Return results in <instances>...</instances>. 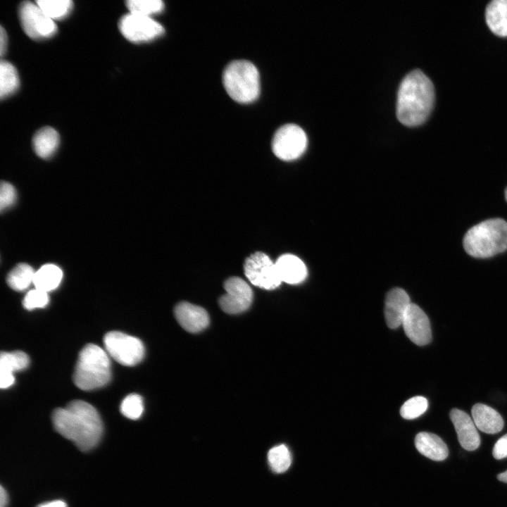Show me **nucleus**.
Here are the masks:
<instances>
[{
  "mask_svg": "<svg viewBox=\"0 0 507 507\" xmlns=\"http://www.w3.org/2000/svg\"><path fill=\"white\" fill-rule=\"evenodd\" d=\"M415 445L421 454L433 461H443L449 454L446 444L439 437L432 433L422 432L417 434Z\"/></svg>",
  "mask_w": 507,
  "mask_h": 507,
  "instance_id": "6ab92c4d",
  "label": "nucleus"
},
{
  "mask_svg": "<svg viewBox=\"0 0 507 507\" xmlns=\"http://www.w3.org/2000/svg\"><path fill=\"white\" fill-rule=\"evenodd\" d=\"M49 301L47 292L35 288L27 293L23 301V305L27 310H33L45 307Z\"/></svg>",
  "mask_w": 507,
  "mask_h": 507,
  "instance_id": "c756f323",
  "label": "nucleus"
},
{
  "mask_svg": "<svg viewBox=\"0 0 507 507\" xmlns=\"http://www.w3.org/2000/svg\"><path fill=\"white\" fill-rule=\"evenodd\" d=\"M62 277L63 272L60 268L46 264L35 272L33 283L35 288L48 292L58 287Z\"/></svg>",
  "mask_w": 507,
  "mask_h": 507,
  "instance_id": "4be33fe9",
  "label": "nucleus"
},
{
  "mask_svg": "<svg viewBox=\"0 0 507 507\" xmlns=\"http://www.w3.org/2000/svg\"><path fill=\"white\" fill-rule=\"evenodd\" d=\"M226 293L218 300L221 309L228 314L247 310L253 300V292L246 282L239 277H231L224 282Z\"/></svg>",
  "mask_w": 507,
  "mask_h": 507,
  "instance_id": "9b49d317",
  "label": "nucleus"
},
{
  "mask_svg": "<svg viewBox=\"0 0 507 507\" xmlns=\"http://www.w3.org/2000/svg\"><path fill=\"white\" fill-rule=\"evenodd\" d=\"M497 479L501 482L507 483V470L503 472L499 473L497 475Z\"/></svg>",
  "mask_w": 507,
  "mask_h": 507,
  "instance_id": "c9c22d12",
  "label": "nucleus"
},
{
  "mask_svg": "<svg viewBox=\"0 0 507 507\" xmlns=\"http://www.w3.org/2000/svg\"><path fill=\"white\" fill-rule=\"evenodd\" d=\"M36 4L53 20L68 15L73 5L70 0H37Z\"/></svg>",
  "mask_w": 507,
  "mask_h": 507,
  "instance_id": "393cba45",
  "label": "nucleus"
},
{
  "mask_svg": "<svg viewBox=\"0 0 507 507\" xmlns=\"http://www.w3.org/2000/svg\"><path fill=\"white\" fill-rule=\"evenodd\" d=\"M268 461L273 472L282 473L289 468L292 456L288 448L284 444H280L269 450Z\"/></svg>",
  "mask_w": 507,
  "mask_h": 507,
  "instance_id": "a878e982",
  "label": "nucleus"
},
{
  "mask_svg": "<svg viewBox=\"0 0 507 507\" xmlns=\"http://www.w3.org/2000/svg\"><path fill=\"white\" fill-rule=\"evenodd\" d=\"M434 102V88L432 81L420 70H413L400 83L396 101L397 118L406 126H418L427 119Z\"/></svg>",
  "mask_w": 507,
  "mask_h": 507,
  "instance_id": "f03ea898",
  "label": "nucleus"
},
{
  "mask_svg": "<svg viewBox=\"0 0 507 507\" xmlns=\"http://www.w3.org/2000/svg\"><path fill=\"white\" fill-rule=\"evenodd\" d=\"M118 27L123 37L134 43L153 40L164 32L163 27L151 18L132 13L123 16Z\"/></svg>",
  "mask_w": 507,
  "mask_h": 507,
  "instance_id": "9d476101",
  "label": "nucleus"
},
{
  "mask_svg": "<svg viewBox=\"0 0 507 507\" xmlns=\"http://www.w3.org/2000/svg\"><path fill=\"white\" fill-rule=\"evenodd\" d=\"M37 507H68V505L64 501L54 500L41 503Z\"/></svg>",
  "mask_w": 507,
  "mask_h": 507,
  "instance_id": "72a5a7b5",
  "label": "nucleus"
},
{
  "mask_svg": "<svg viewBox=\"0 0 507 507\" xmlns=\"http://www.w3.org/2000/svg\"><path fill=\"white\" fill-rule=\"evenodd\" d=\"M486 22L495 35L507 36V0H493L485 10Z\"/></svg>",
  "mask_w": 507,
  "mask_h": 507,
  "instance_id": "aec40b11",
  "label": "nucleus"
},
{
  "mask_svg": "<svg viewBox=\"0 0 507 507\" xmlns=\"http://www.w3.org/2000/svg\"><path fill=\"white\" fill-rule=\"evenodd\" d=\"M504 193H505V199H506V201H507V187L506 188Z\"/></svg>",
  "mask_w": 507,
  "mask_h": 507,
  "instance_id": "e433bc0d",
  "label": "nucleus"
},
{
  "mask_svg": "<svg viewBox=\"0 0 507 507\" xmlns=\"http://www.w3.org/2000/svg\"><path fill=\"white\" fill-rule=\"evenodd\" d=\"M16 198L15 189L12 184L7 182L2 181L0 189V208L3 211L11 206Z\"/></svg>",
  "mask_w": 507,
  "mask_h": 507,
  "instance_id": "7c9ffc66",
  "label": "nucleus"
},
{
  "mask_svg": "<svg viewBox=\"0 0 507 507\" xmlns=\"http://www.w3.org/2000/svg\"><path fill=\"white\" fill-rule=\"evenodd\" d=\"M405 334L414 344L424 346L432 339L428 317L416 304L411 303L404 315L402 325Z\"/></svg>",
  "mask_w": 507,
  "mask_h": 507,
  "instance_id": "f8f14e48",
  "label": "nucleus"
},
{
  "mask_svg": "<svg viewBox=\"0 0 507 507\" xmlns=\"http://www.w3.org/2000/svg\"><path fill=\"white\" fill-rule=\"evenodd\" d=\"M144 411L142 398L137 394L127 396L120 404V412L126 418L137 420L141 417Z\"/></svg>",
  "mask_w": 507,
  "mask_h": 507,
  "instance_id": "c85d7f7f",
  "label": "nucleus"
},
{
  "mask_svg": "<svg viewBox=\"0 0 507 507\" xmlns=\"http://www.w3.org/2000/svg\"><path fill=\"white\" fill-rule=\"evenodd\" d=\"M35 274V272L30 265L20 263L8 273L7 284L15 291H24L33 283Z\"/></svg>",
  "mask_w": 507,
  "mask_h": 507,
  "instance_id": "5701e85b",
  "label": "nucleus"
},
{
  "mask_svg": "<svg viewBox=\"0 0 507 507\" xmlns=\"http://www.w3.org/2000/svg\"><path fill=\"white\" fill-rule=\"evenodd\" d=\"M471 413L477 428L483 432L496 434L503 427L501 415L489 406L476 403L472 406Z\"/></svg>",
  "mask_w": 507,
  "mask_h": 507,
  "instance_id": "a211bd4d",
  "label": "nucleus"
},
{
  "mask_svg": "<svg viewBox=\"0 0 507 507\" xmlns=\"http://www.w3.org/2000/svg\"><path fill=\"white\" fill-rule=\"evenodd\" d=\"M411 303L409 296L401 288H394L387 294L384 318L389 328L396 329L402 325L404 315Z\"/></svg>",
  "mask_w": 507,
  "mask_h": 507,
  "instance_id": "2eb2a0df",
  "label": "nucleus"
},
{
  "mask_svg": "<svg viewBox=\"0 0 507 507\" xmlns=\"http://www.w3.org/2000/svg\"><path fill=\"white\" fill-rule=\"evenodd\" d=\"M463 247L475 258H489L507 249V222L501 218L482 221L472 227L463 238Z\"/></svg>",
  "mask_w": 507,
  "mask_h": 507,
  "instance_id": "7ed1b4c3",
  "label": "nucleus"
},
{
  "mask_svg": "<svg viewBox=\"0 0 507 507\" xmlns=\"http://www.w3.org/2000/svg\"><path fill=\"white\" fill-rule=\"evenodd\" d=\"M19 77L14 65L6 61L0 63V97L12 94L19 87Z\"/></svg>",
  "mask_w": 507,
  "mask_h": 507,
  "instance_id": "b1692460",
  "label": "nucleus"
},
{
  "mask_svg": "<svg viewBox=\"0 0 507 507\" xmlns=\"http://www.w3.org/2000/svg\"><path fill=\"white\" fill-rule=\"evenodd\" d=\"M223 83L229 96L235 101L248 104L260 94V76L250 61L237 60L230 63L223 73Z\"/></svg>",
  "mask_w": 507,
  "mask_h": 507,
  "instance_id": "39448f33",
  "label": "nucleus"
},
{
  "mask_svg": "<svg viewBox=\"0 0 507 507\" xmlns=\"http://www.w3.org/2000/svg\"><path fill=\"white\" fill-rule=\"evenodd\" d=\"M8 503V494L6 491L1 486L0 489V507H6Z\"/></svg>",
  "mask_w": 507,
  "mask_h": 507,
  "instance_id": "f704fd0d",
  "label": "nucleus"
},
{
  "mask_svg": "<svg viewBox=\"0 0 507 507\" xmlns=\"http://www.w3.org/2000/svg\"><path fill=\"white\" fill-rule=\"evenodd\" d=\"M59 134L51 127L39 129L32 138L33 149L36 154L42 158L51 156L59 144Z\"/></svg>",
  "mask_w": 507,
  "mask_h": 507,
  "instance_id": "412c9836",
  "label": "nucleus"
},
{
  "mask_svg": "<svg viewBox=\"0 0 507 507\" xmlns=\"http://www.w3.org/2000/svg\"><path fill=\"white\" fill-rule=\"evenodd\" d=\"M244 270L250 282L262 289L272 290L282 282L275 263L261 251L252 254L245 260Z\"/></svg>",
  "mask_w": 507,
  "mask_h": 507,
  "instance_id": "6e6552de",
  "label": "nucleus"
},
{
  "mask_svg": "<svg viewBox=\"0 0 507 507\" xmlns=\"http://www.w3.org/2000/svg\"><path fill=\"white\" fill-rule=\"evenodd\" d=\"M450 418L454 425L458 442L465 450L474 451L480 444L477 427L468 414L458 408L450 411Z\"/></svg>",
  "mask_w": 507,
  "mask_h": 507,
  "instance_id": "ddd939ff",
  "label": "nucleus"
},
{
  "mask_svg": "<svg viewBox=\"0 0 507 507\" xmlns=\"http://www.w3.org/2000/svg\"><path fill=\"white\" fill-rule=\"evenodd\" d=\"M428 407L426 398L417 396L407 400L400 409L401 415L406 420L416 418L423 414Z\"/></svg>",
  "mask_w": 507,
  "mask_h": 507,
  "instance_id": "cd10ccee",
  "label": "nucleus"
},
{
  "mask_svg": "<svg viewBox=\"0 0 507 507\" xmlns=\"http://www.w3.org/2000/svg\"><path fill=\"white\" fill-rule=\"evenodd\" d=\"M51 419L56 432L82 451L95 447L103 434V423L98 411L84 401H73L64 408L55 409Z\"/></svg>",
  "mask_w": 507,
  "mask_h": 507,
  "instance_id": "f257e3e1",
  "label": "nucleus"
},
{
  "mask_svg": "<svg viewBox=\"0 0 507 507\" xmlns=\"http://www.w3.org/2000/svg\"><path fill=\"white\" fill-rule=\"evenodd\" d=\"M111 378V361L106 350L87 344L80 352L73 381L82 390L91 391L104 387Z\"/></svg>",
  "mask_w": 507,
  "mask_h": 507,
  "instance_id": "20e7f679",
  "label": "nucleus"
},
{
  "mask_svg": "<svg viewBox=\"0 0 507 507\" xmlns=\"http://www.w3.org/2000/svg\"><path fill=\"white\" fill-rule=\"evenodd\" d=\"M174 313L178 323L189 332H199L209 323V317L205 309L186 301L177 304Z\"/></svg>",
  "mask_w": 507,
  "mask_h": 507,
  "instance_id": "4468645a",
  "label": "nucleus"
},
{
  "mask_svg": "<svg viewBox=\"0 0 507 507\" xmlns=\"http://www.w3.org/2000/svg\"><path fill=\"white\" fill-rule=\"evenodd\" d=\"M275 265L282 282L296 284L301 282L306 277V267L296 256L284 254L277 258Z\"/></svg>",
  "mask_w": 507,
  "mask_h": 507,
  "instance_id": "f3484780",
  "label": "nucleus"
},
{
  "mask_svg": "<svg viewBox=\"0 0 507 507\" xmlns=\"http://www.w3.org/2000/svg\"><path fill=\"white\" fill-rule=\"evenodd\" d=\"M492 454L494 458L500 460L507 457V434L502 436L495 443Z\"/></svg>",
  "mask_w": 507,
  "mask_h": 507,
  "instance_id": "2f4dec72",
  "label": "nucleus"
},
{
  "mask_svg": "<svg viewBox=\"0 0 507 507\" xmlns=\"http://www.w3.org/2000/svg\"><path fill=\"white\" fill-rule=\"evenodd\" d=\"M8 37L6 30L1 26L0 28V54L4 56L6 51Z\"/></svg>",
  "mask_w": 507,
  "mask_h": 507,
  "instance_id": "473e14b6",
  "label": "nucleus"
},
{
  "mask_svg": "<svg viewBox=\"0 0 507 507\" xmlns=\"http://www.w3.org/2000/svg\"><path fill=\"white\" fill-rule=\"evenodd\" d=\"M28 356L21 351L1 352L0 356V387L6 389L15 381L13 373L27 368L29 365Z\"/></svg>",
  "mask_w": 507,
  "mask_h": 507,
  "instance_id": "dca6fc26",
  "label": "nucleus"
},
{
  "mask_svg": "<svg viewBox=\"0 0 507 507\" xmlns=\"http://www.w3.org/2000/svg\"><path fill=\"white\" fill-rule=\"evenodd\" d=\"M307 142L306 134L301 127L285 124L275 132L272 139V150L280 159L289 161L303 154Z\"/></svg>",
  "mask_w": 507,
  "mask_h": 507,
  "instance_id": "0eeeda50",
  "label": "nucleus"
},
{
  "mask_svg": "<svg viewBox=\"0 0 507 507\" xmlns=\"http://www.w3.org/2000/svg\"><path fill=\"white\" fill-rule=\"evenodd\" d=\"M130 13L150 17L164 8L161 0H128L125 2Z\"/></svg>",
  "mask_w": 507,
  "mask_h": 507,
  "instance_id": "bb28decb",
  "label": "nucleus"
},
{
  "mask_svg": "<svg viewBox=\"0 0 507 507\" xmlns=\"http://www.w3.org/2000/svg\"><path fill=\"white\" fill-rule=\"evenodd\" d=\"M19 19L25 34L34 39L52 37L57 31L54 20L31 1L22 2L18 8Z\"/></svg>",
  "mask_w": 507,
  "mask_h": 507,
  "instance_id": "1a4fd4ad",
  "label": "nucleus"
},
{
  "mask_svg": "<svg viewBox=\"0 0 507 507\" xmlns=\"http://www.w3.org/2000/svg\"><path fill=\"white\" fill-rule=\"evenodd\" d=\"M104 344L107 353L123 365H137L144 356V346L142 341L121 332L106 333Z\"/></svg>",
  "mask_w": 507,
  "mask_h": 507,
  "instance_id": "423d86ee",
  "label": "nucleus"
}]
</instances>
